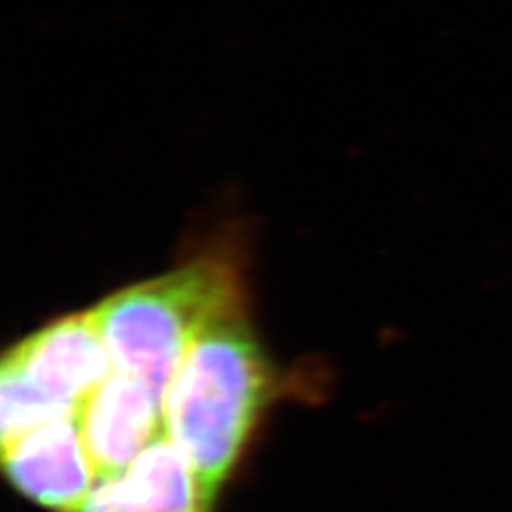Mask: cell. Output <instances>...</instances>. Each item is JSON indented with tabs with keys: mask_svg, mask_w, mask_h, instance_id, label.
Instances as JSON below:
<instances>
[{
	"mask_svg": "<svg viewBox=\"0 0 512 512\" xmlns=\"http://www.w3.org/2000/svg\"><path fill=\"white\" fill-rule=\"evenodd\" d=\"M274 393V370L242 301L192 342L163 397L165 436L216 498Z\"/></svg>",
	"mask_w": 512,
	"mask_h": 512,
	"instance_id": "6da1fadb",
	"label": "cell"
},
{
	"mask_svg": "<svg viewBox=\"0 0 512 512\" xmlns=\"http://www.w3.org/2000/svg\"><path fill=\"white\" fill-rule=\"evenodd\" d=\"M242 301L237 269L201 256L180 269L109 295L92 308L114 370L165 397L188 348L212 320Z\"/></svg>",
	"mask_w": 512,
	"mask_h": 512,
	"instance_id": "7a4b0ae2",
	"label": "cell"
},
{
	"mask_svg": "<svg viewBox=\"0 0 512 512\" xmlns=\"http://www.w3.org/2000/svg\"><path fill=\"white\" fill-rule=\"evenodd\" d=\"M114 370L92 310L62 316L15 344L0 370L3 444L58 419H77Z\"/></svg>",
	"mask_w": 512,
	"mask_h": 512,
	"instance_id": "3957f363",
	"label": "cell"
},
{
	"mask_svg": "<svg viewBox=\"0 0 512 512\" xmlns=\"http://www.w3.org/2000/svg\"><path fill=\"white\" fill-rule=\"evenodd\" d=\"M9 483L52 512H75L94 487L96 468L77 419H58L3 444Z\"/></svg>",
	"mask_w": 512,
	"mask_h": 512,
	"instance_id": "277c9868",
	"label": "cell"
},
{
	"mask_svg": "<svg viewBox=\"0 0 512 512\" xmlns=\"http://www.w3.org/2000/svg\"><path fill=\"white\" fill-rule=\"evenodd\" d=\"M212 500L186 455L163 434L126 468L96 478L75 512H210Z\"/></svg>",
	"mask_w": 512,
	"mask_h": 512,
	"instance_id": "5b68a950",
	"label": "cell"
},
{
	"mask_svg": "<svg viewBox=\"0 0 512 512\" xmlns=\"http://www.w3.org/2000/svg\"><path fill=\"white\" fill-rule=\"evenodd\" d=\"M96 474H114L165 434L163 397L146 382L111 370L77 416Z\"/></svg>",
	"mask_w": 512,
	"mask_h": 512,
	"instance_id": "8992f818",
	"label": "cell"
}]
</instances>
